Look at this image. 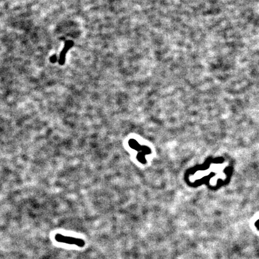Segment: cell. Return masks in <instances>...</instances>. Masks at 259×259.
I'll return each mask as SVG.
<instances>
[{"instance_id": "cell-1", "label": "cell", "mask_w": 259, "mask_h": 259, "mask_svg": "<svg viewBox=\"0 0 259 259\" xmlns=\"http://www.w3.org/2000/svg\"><path fill=\"white\" fill-rule=\"evenodd\" d=\"M55 239L58 242L75 245L77 246L83 247L85 245V241L80 238H76L70 236H66L61 234H57L55 236Z\"/></svg>"}, {"instance_id": "cell-2", "label": "cell", "mask_w": 259, "mask_h": 259, "mask_svg": "<svg viewBox=\"0 0 259 259\" xmlns=\"http://www.w3.org/2000/svg\"><path fill=\"white\" fill-rule=\"evenodd\" d=\"M73 46V42L72 41H67L65 43L64 48H63L62 51H61L60 56L59 59V64L60 65H63L65 62V54L68 51L70 48Z\"/></svg>"}, {"instance_id": "cell-3", "label": "cell", "mask_w": 259, "mask_h": 259, "mask_svg": "<svg viewBox=\"0 0 259 259\" xmlns=\"http://www.w3.org/2000/svg\"><path fill=\"white\" fill-rule=\"evenodd\" d=\"M51 59H52V60H53V61H52V62H55V61L56 60H57V58H56L55 57H53V58L52 57V58H51Z\"/></svg>"}]
</instances>
